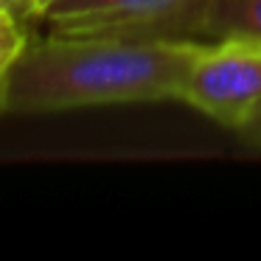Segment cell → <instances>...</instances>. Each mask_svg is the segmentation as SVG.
Instances as JSON below:
<instances>
[{
    "instance_id": "6da1fadb",
    "label": "cell",
    "mask_w": 261,
    "mask_h": 261,
    "mask_svg": "<svg viewBox=\"0 0 261 261\" xmlns=\"http://www.w3.org/2000/svg\"><path fill=\"white\" fill-rule=\"evenodd\" d=\"M202 42L57 37L29 45L6 73L9 113L180 98Z\"/></svg>"
},
{
    "instance_id": "7a4b0ae2",
    "label": "cell",
    "mask_w": 261,
    "mask_h": 261,
    "mask_svg": "<svg viewBox=\"0 0 261 261\" xmlns=\"http://www.w3.org/2000/svg\"><path fill=\"white\" fill-rule=\"evenodd\" d=\"M211 0H48L34 9L57 37L186 42L205 37Z\"/></svg>"
},
{
    "instance_id": "3957f363",
    "label": "cell",
    "mask_w": 261,
    "mask_h": 261,
    "mask_svg": "<svg viewBox=\"0 0 261 261\" xmlns=\"http://www.w3.org/2000/svg\"><path fill=\"white\" fill-rule=\"evenodd\" d=\"M180 101L239 132L261 101V45L244 40L202 45L182 82Z\"/></svg>"
},
{
    "instance_id": "277c9868",
    "label": "cell",
    "mask_w": 261,
    "mask_h": 261,
    "mask_svg": "<svg viewBox=\"0 0 261 261\" xmlns=\"http://www.w3.org/2000/svg\"><path fill=\"white\" fill-rule=\"evenodd\" d=\"M205 37L261 45V0H211Z\"/></svg>"
},
{
    "instance_id": "5b68a950",
    "label": "cell",
    "mask_w": 261,
    "mask_h": 261,
    "mask_svg": "<svg viewBox=\"0 0 261 261\" xmlns=\"http://www.w3.org/2000/svg\"><path fill=\"white\" fill-rule=\"evenodd\" d=\"M25 48H29V37H25L17 14L0 12V73L6 76L12 70V65L23 57Z\"/></svg>"
},
{
    "instance_id": "8992f818",
    "label": "cell",
    "mask_w": 261,
    "mask_h": 261,
    "mask_svg": "<svg viewBox=\"0 0 261 261\" xmlns=\"http://www.w3.org/2000/svg\"><path fill=\"white\" fill-rule=\"evenodd\" d=\"M239 135H242L250 146L261 149V101L255 104V110L250 113V118L244 121V126L239 129Z\"/></svg>"
},
{
    "instance_id": "52a82bcc",
    "label": "cell",
    "mask_w": 261,
    "mask_h": 261,
    "mask_svg": "<svg viewBox=\"0 0 261 261\" xmlns=\"http://www.w3.org/2000/svg\"><path fill=\"white\" fill-rule=\"evenodd\" d=\"M34 3L37 0H0V12H12V14L29 12V14H34Z\"/></svg>"
},
{
    "instance_id": "ba28073f",
    "label": "cell",
    "mask_w": 261,
    "mask_h": 261,
    "mask_svg": "<svg viewBox=\"0 0 261 261\" xmlns=\"http://www.w3.org/2000/svg\"><path fill=\"white\" fill-rule=\"evenodd\" d=\"M9 110V101H6V76L0 73V113Z\"/></svg>"
},
{
    "instance_id": "9c48e42d",
    "label": "cell",
    "mask_w": 261,
    "mask_h": 261,
    "mask_svg": "<svg viewBox=\"0 0 261 261\" xmlns=\"http://www.w3.org/2000/svg\"><path fill=\"white\" fill-rule=\"evenodd\" d=\"M42 3H48V0H37V3H34V9H37V6H42Z\"/></svg>"
}]
</instances>
